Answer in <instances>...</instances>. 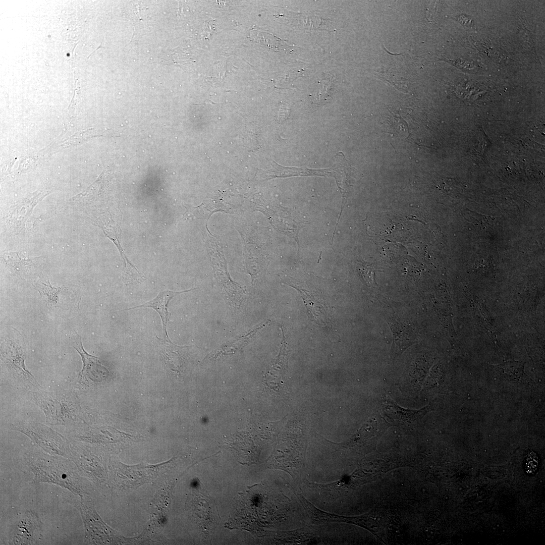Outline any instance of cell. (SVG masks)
<instances>
[{"mask_svg":"<svg viewBox=\"0 0 545 545\" xmlns=\"http://www.w3.org/2000/svg\"><path fill=\"white\" fill-rule=\"evenodd\" d=\"M23 461L32 473V481L35 484H54L79 496H84L88 493L87 480L80 474L75 463L69 459L39 450H33L24 454Z\"/></svg>","mask_w":545,"mask_h":545,"instance_id":"6da1fadb","label":"cell"},{"mask_svg":"<svg viewBox=\"0 0 545 545\" xmlns=\"http://www.w3.org/2000/svg\"><path fill=\"white\" fill-rule=\"evenodd\" d=\"M28 395L43 411L47 423L66 426L79 423V404L70 394L30 391Z\"/></svg>","mask_w":545,"mask_h":545,"instance_id":"7a4b0ae2","label":"cell"},{"mask_svg":"<svg viewBox=\"0 0 545 545\" xmlns=\"http://www.w3.org/2000/svg\"><path fill=\"white\" fill-rule=\"evenodd\" d=\"M13 428L30 438L43 452L71 460V442L46 425L33 421H18Z\"/></svg>","mask_w":545,"mask_h":545,"instance_id":"3957f363","label":"cell"},{"mask_svg":"<svg viewBox=\"0 0 545 545\" xmlns=\"http://www.w3.org/2000/svg\"><path fill=\"white\" fill-rule=\"evenodd\" d=\"M2 355L3 361L15 380L24 387L34 389L35 391L40 388L39 384L25 366L26 353L19 342L6 340Z\"/></svg>","mask_w":545,"mask_h":545,"instance_id":"277c9868","label":"cell"},{"mask_svg":"<svg viewBox=\"0 0 545 545\" xmlns=\"http://www.w3.org/2000/svg\"><path fill=\"white\" fill-rule=\"evenodd\" d=\"M79 496L80 499L77 495L73 494L68 499L80 513L84 526V542H104L105 538L109 537L108 528L102 522L84 495Z\"/></svg>","mask_w":545,"mask_h":545,"instance_id":"5b68a950","label":"cell"},{"mask_svg":"<svg viewBox=\"0 0 545 545\" xmlns=\"http://www.w3.org/2000/svg\"><path fill=\"white\" fill-rule=\"evenodd\" d=\"M73 346L80 355L83 367L78 375V383L88 386L106 380L110 373L99 358L89 354L83 348L81 338L76 334L73 341Z\"/></svg>","mask_w":545,"mask_h":545,"instance_id":"8992f818","label":"cell"},{"mask_svg":"<svg viewBox=\"0 0 545 545\" xmlns=\"http://www.w3.org/2000/svg\"><path fill=\"white\" fill-rule=\"evenodd\" d=\"M42 537L41 522L37 515L31 511H26L16 521L10 535V543L12 544H34Z\"/></svg>","mask_w":545,"mask_h":545,"instance_id":"52a82bcc","label":"cell"},{"mask_svg":"<svg viewBox=\"0 0 545 545\" xmlns=\"http://www.w3.org/2000/svg\"><path fill=\"white\" fill-rule=\"evenodd\" d=\"M212 264L221 290L227 301L232 309L235 310L239 309L242 306L246 297L245 289L230 279L223 258H213Z\"/></svg>","mask_w":545,"mask_h":545,"instance_id":"ba28073f","label":"cell"},{"mask_svg":"<svg viewBox=\"0 0 545 545\" xmlns=\"http://www.w3.org/2000/svg\"><path fill=\"white\" fill-rule=\"evenodd\" d=\"M156 338V346L167 372L178 377H182L186 365V351L189 347L176 345L171 341L170 338Z\"/></svg>","mask_w":545,"mask_h":545,"instance_id":"9c48e42d","label":"cell"},{"mask_svg":"<svg viewBox=\"0 0 545 545\" xmlns=\"http://www.w3.org/2000/svg\"><path fill=\"white\" fill-rule=\"evenodd\" d=\"M71 458L80 474L94 481L103 479L104 471L96 457L91 455L87 447L77 442L71 443Z\"/></svg>","mask_w":545,"mask_h":545,"instance_id":"30bf717a","label":"cell"},{"mask_svg":"<svg viewBox=\"0 0 545 545\" xmlns=\"http://www.w3.org/2000/svg\"><path fill=\"white\" fill-rule=\"evenodd\" d=\"M335 157L336 164L332 168V177L335 178L343 198L342 207L335 228H336L346 198L349 194L352 181L358 171L350 164L342 152L337 153Z\"/></svg>","mask_w":545,"mask_h":545,"instance_id":"8fae6325","label":"cell"},{"mask_svg":"<svg viewBox=\"0 0 545 545\" xmlns=\"http://www.w3.org/2000/svg\"><path fill=\"white\" fill-rule=\"evenodd\" d=\"M388 322L393 335L391 355L394 358L415 343L417 335L413 328L399 319L393 317L388 319Z\"/></svg>","mask_w":545,"mask_h":545,"instance_id":"7c38bea8","label":"cell"},{"mask_svg":"<svg viewBox=\"0 0 545 545\" xmlns=\"http://www.w3.org/2000/svg\"><path fill=\"white\" fill-rule=\"evenodd\" d=\"M268 322L269 320L262 322L248 331L229 340L220 347L211 352L206 359L208 360H216L226 356L235 353L245 346L256 333L264 328Z\"/></svg>","mask_w":545,"mask_h":545,"instance_id":"4fadbf2b","label":"cell"},{"mask_svg":"<svg viewBox=\"0 0 545 545\" xmlns=\"http://www.w3.org/2000/svg\"><path fill=\"white\" fill-rule=\"evenodd\" d=\"M196 289H191L182 291H173L171 290H165L161 291L152 300L141 305L131 307L124 309L128 310L137 308H151L155 310L160 316L163 329L164 337L165 339H169L167 327L171 313L168 311V304L173 298L180 294L190 292Z\"/></svg>","mask_w":545,"mask_h":545,"instance_id":"5bb4252c","label":"cell"},{"mask_svg":"<svg viewBox=\"0 0 545 545\" xmlns=\"http://www.w3.org/2000/svg\"><path fill=\"white\" fill-rule=\"evenodd\" d=\"M272 169L266 171L263 176L266 179L274 178H285L295 176H332V168L324 169H310L306 168L286 167L280 166L275 161L271 163Z\"/></svg>","mask_w":545,"mask_h":545,"instance_id":"9a60e30c","label":"cell"},{"mask_svg":"<svg viewBox=\"0 0 545 545\" xmlns=\"http://www.w3.org/2000/svg\"><path fill=\"white\" fill-rule=\"evenodd\" d=\"M494 366L503 377L508 380H519L525 375L524 363L518 361H507Z\"/></svg>","mask_w":545,"mask_h":545,"instance_id":"2e32d148","label":"cell"},{"mask_svg":"<svg viewBox=\"0 0 545 545\" xmlns=\"http://www.w3.org/2000/svg\"><path fill=\"white\" fill-rule=\"evenodd\" d=\"M35 288L40 293L47 305H56L59 303V295L67 288L65 287H54L48 280L46 283L41 282L35 285Z\"/></svg>","mask_w":545,"mask_h":545,"instance_id":"e0dca14e","label":"cell"},{"mask_svg":"<svg viewBox=\"0 0 545 545\" xmlns=\"http://www.w3.org/2000/svg\"><path fill=\"white\" fill-rule=\"evenodd\" d=\"M285 340L283 339V343L280 349L279 354L275 361L271 364L269 371L267 374L270 376L274 375L275 378L278 379V384H282L284 374L285 373L287 366V352L286 347Z\"/></svg>","mask_w":545,"mask_h":545,"instance_id":"ac0fdd59","label":"cell"},{"mask_svg":"<svg viewBox=\"0 0 545 545\" xmlns=\"http://www.w3.org/2000/svg\"><path fill=\"white\" fill-rule=\"evenodd\" d=\"M357 269L368 286L375 288L377 286L375 281L376 269L371 264L364 261L357 262Z\"/></svg>","mask_w":545,"mask_h":545,"instance_id":"d6986e66","label":"cell"},{"mask_svg":"<svg viewBox=\"0 0 545 545\" xmlns=\"http://www.w3.org/2000/svg\"><path fill=\"white\" fill-rule=\"evenodd\" d=\"M13 255L15 259H11V264H9L10 268L14 269V271L17 272H22V271L26 272L31 268L34 259L26 258L23 256L21 257L16 253H13Z\"/></svg>","mask_w":545,"mask_h":545,"instance_id":"ffe728a7","label":"cell"}]
</instances>
